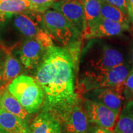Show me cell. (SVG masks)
<instances>
[{
  "label": "cell",
  "mask_w": 133,
  "mask_h": 133,
  "mask_svg": "<svg viewBox=\"0 0 133 133\" xmlns=\"http://www.w3.org/2000/svg\"><path fill=\"white\" fill-rule=\"evenodd\" d=\"M79 43L68 47L51 46L44 50L37 66L35 79L44 94L43 111L54 114L60 121L79 102L75 88V74Z\"/></svg>",
  "instance_id": "cell-1"
},
{
  "label": "cell",
  "mask_w": 133,
  "mask_h": 133,
  "mask_svg": "<svg viewBox=\"0 0 133 133\" xmlns=\"http://www.w3.org/2000/svg\"><path fill=\"white\" fill-rule=\"evenodd\" d=\"M7 89L29 114L38 112L43 107V91L31 76L24 75L17 76L9 83Z\"/></svg>",
  "instance_id": "cell-2"
},
{
  "label": "cell",
  "mask_w": 133,
  "mask_h": 133,
  "mask_svg": "<svg viewBox=\"0 0 133 133\" xmlns=\"http://www.w3.org/2000/svg\"><path fill=\"white\" fill-rule=\"evenodd\" d=\"M129 73L128 67L124 64L106 70L88 71L84 74L81 86L85 91L112 88L121 95L124 92L125 81Z\"/></svg>",
  "instance_id": "cell-3"
},
{
  "label": "cell",
  "mask_w": 133,
  "mask_h": 133,
  "mask_svg": "<svg viewBox=\"0 0 133 133\" xmlns=\"http://www.w3.org/2000/svg\"><path fill=\"white\" fill-rule=\"evenodd\" d=\"M43 22L48 33L62 47L78 42L81 33L61 13L48 9L43 13Z\"/></svg>",
  "instance_id": "cell-4"
},
{
  "label": "cell",
  "mask_w": 133,
  "mask_h": 133,
  "mask_svg": "<svg viewBox=\"0 0 133 133\" xmlns=\"http://www.w3.org/2000/svg\"><path fill=\"white\" fill-rule=\"evenodd\" d=\"M13 25L20 34L27 39L38 41L45 49L54 45L52 38L47 30L43 29L36 20L27 13L15 15Z\"/></svg>",
  "instance_id": "cell-5"
},
{
  "label": "cell",
  "mask_w": 133,
  "mask_h": 133,
  "mask_svg": "<svg viewBox=\"0 0 133 133\" xmlns=\"http://www.w3.org/2000/svg\"><path fill=\"white\" fill-rule=\"evenodd\" d=\"M84 110L89 122L110 130L114 128L119 116L118 114L94 100L86 99Z\"/></svg>",
  "instance_id": "cell-6"
},
{
  "label": "cell",
  "mask_w": 133,
  "mask_h": 133,
  "mask_svg": "<svg viewBox=\"0 0 133 133\" xmlns=\"http://www.w3.org/2000/svg\"><path fill=\"white\" fill-rule=\"evenodd\" d=\"M51 8L62 14L83 35L85 30L86 22L84 8L80 0H57L53 3Z\"/></svg>",
  "instance_id": "cell-7"
},
{
  "label": "cell",
  "mask_w": 133,
  "mask_h": 133,
  "mask_svg": "<svg viewBox=\"0 0 133 133\" xmlns=\"http://www.w3.org/2000/svg\"><path fill=\"white\" fill-rule=\"evenodd\" d=\"M65 133H88L89 121L79 102L71 108L61 121Z\"/></svg>",
  "instance_id": "cell-8"
},
{
  "label": "cell",
  "mask_w": 133,
  "mask_h": 133,
  "mask_svg": "<svg viewBox=\"0 0 133 133\" xmlns=\"http://www.w3.org/2000/svg\"><path fill=\"white\" fill-rule=\"evenodd\" d=\"M44 48L38 41L28 39L19 51L20 61L25 68L31 70L37 67L44 54Z\"/></svg>",
  "instance_id": "cell-9"
},
{
  "label": "cell",
  "mask_w": 133,
  "mask_h": 133,
  "mask_svg": "<svg viewBox=\"0 0 133 133\" xmlns=\"http://www.w3.org/2000/svg\"><path fill=\"white\" fill-rule=\"evenodd\" d=\"M129 29V26L101 17L83 36L86 39H93L117 36Z\"/></svg>",
  "instance_id": "cell-10"
},
{
  "label": "cell",
  "mask_w": 133,
  "mask_h": 133,
  "mask_svg": "<svg viewBox=\"0 0 133 133\" xmlns=\"http://www.w3.org/2000/svg\"><path fill=\"white\" fill-rule=\"evenodd\" d=\"M62 124L52 113L43 111L31 123L29 133H62Z\"/></svg>",
  "instance_id": "cell-11"
},
{
  "label": "cell",
  "mask_w": 133,
  "mask_h": 133,
  "mask_svg": "<svg viewBox=\"0 0 133 133\" xmlns=\"http://www.w3.org/2000/svg\"><path fill=\"white\" fill-rule=\"evenodd\" d=\"M123 62V56L119 51L105 46L101 54L90 61V64L94 70L102 71L113 69Z\"/></svg>",
  "instance_id": "cell-12"
},
{
  "label": "cell",
  "mask_w": 133,
  "mask_h": 133,
  "mask_svg": "<svg viewBox=\"0 0 133 133\" xmlns=\"http://www.w3.org/2000/svg\"><path fill=\"white\" fill-rule=\"evenodd\" d=\"M0 133H29L27 123L0 109Z\"/></svg>",
  "instance_id": "cell-13"
},
{
  "label": "cell",
  "mask_w": 133,
  "mask_h": 133,
  "mask_svg": "<svg viewBox=\"0 0 133 133\" xmlns=\"http://www.w3.org/2000/svg\"><path fill=\"white\" fill-rule=\"evenodd\" d=\"M0 109L19 117L27 123L29 114L8 89L0 91Z\"/></svg>",
  "instance_id": "cell-14"
},
{
  "label": "cell",
  "mask_w": 133,
  "mask_h": 133,
  "mask_svg": "<svg viewBox=\"0 0 133 133\" xmlns=\"http://www.w3.org/2000/svg\"><path fill=\"white\" fill-rule=\"evenodd\" d=\"M96 101L101 102L106 107L119 114L123 97L112 88H102L94 90Z\"/></svg>",
  "instance_id": "cell-15"
},
{
  "label": "cell",
  "mask_w": 133,
  "mask_h": 133,
  "mask_svg": "<svg viewBox=\"0 0 133 133\" xmlns=\"http://www.w3.org/2000/svg\"><path fill=\"white\" fill-rule=\"evenodd\" d=\"M84 8L86 27L83 36L87 33L101 18L102 0H80Z\"/></svg>",
  "instance_id": "cell-16"
},
{
  "label": "cell",
  "mask_w": 133,
  "mask_h": 133,
  "mask_svg": "<svg viewBox=\"0 0 133 133\" xmlns=\"http://www.w3.org/2000/svg\"><path fill=\"white\" fill-rule=\"evenodd\" d=\"M115 126V133H133V99L122 110Z\"/></svg>",
  "instance_id": "cell-17"
},
{
  "label": "cell",
  "mask_w": 133,
  "mask_h": 133,
  "mask_svg": "<svg viewBox=\"0 0 133 133\" xmlns=\"http://www.w3.org/2000/svg\"><path fill=\"white\" fill-rule=\"evenodd\" d=\"M101 17L110 21L120 23L124 25L129 26L131 21L129 16L122 12L121 10L112 5L108 4L102 0L101 10Z\"/></svg>",
  "instance_id": "cell-18"
},
{
  "label": "cell",
  "mask_w": 133,
  "mask_h": 133,
  "mask_svg": "<svg viewBox=\"0 0 133 133\" xmlns=\"http://www.w3.org/2000/svg\"><path fill=\"white\" fill-rule=\"evenodd\" d=\"M31 11L29 0H7L0 1V12L11 15L28 13Z\"/></svg>",
  "instance_id": "cell-19"
},
{
  "label": "cell",
  "mask_w": 133,
  "mask_h": 133,
  "mask_svg": "<svg viewBox=\"0 0 133 133\" xmlns=\"http://www.w3.org/2000/svg\"><path fill=\"white\" fill-rule=\"evenodd\" d=\"M22 71V65L20 61L12 55H8L4 62L3 81L4 84L11 83Z\"/></svg>",
  "instance_id": "cell-20"
},
{
  "label": "cell",
  "mask_w": 133,
  "mask_h": 133,
  "mask_svg": "<svg viewBox=\"0 0 133 133\" xmlns=\"http://www.w3.org/2000/svg\"><path fill=\"white\" fill-rule=\"evenodd\" d=\"M31 10L36 12L44 13L51 8L54 0H29Z\"/></svg>",
  "instance_id": "cell-21"
},
{
  "label": "cell",
  "mask_w": 133,
  "mask_h": 133,
  "mask_svg": "<svg viewBox=\"0 0 133 133\" xmlns=\"http://www.w3.org/2000/svg\"><path fill=\"white\" fill-rule=\"evenodd\" d=\"M103 1L118 8L124 14L128 16L126 0H103Z\"/></svg>",
  "instance_id": "cell-22"
},
{
  "label": "cell",
  "mask_w": 133,
  "mask_h": 133,
  "mask_svg": "<svg viewBox=\"0 0 133 133\" xmlns=\"http://www.w3.org/2000/svg\"><path fill=\"white\" fill-rule=\"evenodd\" d=\"M124 92L130 97L133 96V67L126 78Z\"/></svg>",
  "instance_id": "cell-23"
},
{
  "label": "cell",
  "mask_w": 133,
  "mask_h": 133,
  "mask_svg": "<svg viewBox=\"0 0 133 133\" xmlns=\"http://www.w3.org/2000/svg\"><path fill=\"white\" fill-rule=\"evenodd\" d=\"M12 15L11 14L0 12V29L6 24L8 21L12 17Z\"/></svg>",
  "instance_id": "cell-24"
},
{
  "label": "cell",
  "mask_w": 133,
  "mask_h": 133,
  "mask_svg": "<svg viewBox=\"0 0 133 133\" xmlns=\"http://www.w3.org/2000/svg\"><path fill=\"white\" fill-rule=\"evenodd\" d=\"M126 3L129 19L133 25V0H126Z\"/></svg>",
  "instance_id": "cell-25"
},
{
  "label": "cell",
  "mask_w": 133,
  "mask_h": 133,
  "mask_svg": "<svg viewBox=\"0 0 133 133\" xmlns=\"http://www.w3.org/2000/svg\"><path fill=\"white\" fill-rule=\"evenodd\" d=\"M92 133H115V132H114V131L110 130V129L104 128H101V127H99V126H97V127L94 129Z\"/></svg>",
  "instance_id": "cell-26"
},
{
  "label": "cell",
  "mask_w": 133,
  "mask_h": 133,
  "mask_svg": "<svg viewBox=\"0 0 133 133\" xmlns=\"http://www.w3.org/2000/svg\"><path fill=\"white\" fill-rule=\"evenodd\" d=\"M3 71H4V62L0 60V88L4 85L3 81Z\"/></svg>",
  "instance_id": "cell-27"
},
{
  "label": "cell",
  "mask_w": 133,
  "mask_h": 133,
  "mask_svg": "<svg viewBox=\"0 0 133 133\" xmlns=\"http://www.w3.org/2000/svg\"><path fill=\"white\" fill-rule=\"evenodd\" d=\"M132 63H133V51H132Z\"/></svg>",
  "instance_id": "cell-28"
},
{
  "label": "cell",
  "mask_w": 133,
  "mask_h": 133,
  "mask_svg": "<svg viewBox=\"0 0 133 133\" xmlns=\"http://www.w3.org/2000/svg\"><path fill=\"white\" fill-rule=\"evenodd\" d=\"M7 1V0H0V1Z\"/></svg>",
  "instance_id": "cell-29"
},
{
  "label": "cell",
  "mask_w": 133,
  "mask_h": 133,
  "mask_svg": "<svg viewBox=\"0 0 133 133\" xmlns=\"http://www.w3.org/2000/svg\"><path fill=\"white\" fill-rule=\"evenodd\" d=\"M57 1V0H54V1Z\"/></svg>",
  "instance_id": "cell-30"
}]
</instances>
